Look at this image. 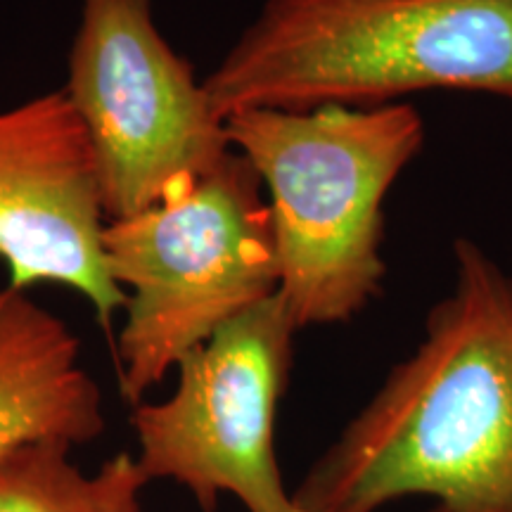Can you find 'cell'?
Instances as JSON below:
<instances>
[{
  "label": "cell",
  "mask_w": 512,
  "mask_h": 512,
  "mask_svg": "<svg viewBox=\"0 0 512 512\" xmlns=\"http://www.w3.org/2000/svg\"><path fill=\"white\" fill-rule=\"evenodd\" d=\"M299 512H382L432 498L448 512H512V275L453 242V283L411 356L292 491Z\"/></svg>",
  "instance_id": "obj_1"
},
{
  "label": "cell",
  "mask_w": 512,
  "mask_h": 512,
  "mask_svg": "<svg viewBox=\"0 0 512 512\" xmlns=\"http://www.w3.org/2000/svg\"><path fill=\"white\" fill-rule=\"evenodd\" d=\"M202 83L221 121L430 91L512 105V0H264Z\"/></svg>",
  "instance_id": "obj_2"
},
{
  "label": "cell",
  "mask_w": 512,
  "mask_h": 512,
  "mask_svg": "<svg viewBox=\"0 0 512 512\" xmlns=\"http://www.w3.org/2000/svg\"><path fill=\"white\" fill-rule=\"evenodd\" d=\"M271 219L278 297L299 330L347 323L382 292L384 202L425 145L408 102L247 110L223 121Z\"/></svg>",
  "instance_id": "obj_3"
},
{
  "label": "cell",
  "mask_w": 512,
  "mask_h": 512,
  "mask_svg": "<svg viewBox=\"0 0 512 512\" xmlns=\"http://www.w3.org/2000/svg\"><path fill=\"white\" fill-rule=\"evenodd\" d=\"M102 254L126 294L117 368L133 406L228 320L278 292L264 188L235 150L162 204L107 221Z\"/></svg>",
  "instance_id": "obj_4"
},
{
  "label": "cell",
  "mask_w": 512,
  "mask_h": 512,
  "mask_svg": "<svg viewBox=\"0 0 512 512\" xmlns=\"http://www.w3.org/2000/svg\"><path fill=\"white\" fill-rule=\"evenodd\" d=\"M62 88L91 140L107 221L162 204L230 155L204 83L162 36L152 0H81Z\"/></svg>",
  "instance_id": "obj_5"
},
{
  "label": "cell",
  "mask_w": 512,
  "mask_h": 512,
  "mask_svg": "<svg viewBox=\"0 0 512 512\" xmlns=\"http://www.w3.org/2000/svg\"><path fill=\"white\" fill-rule=\"evenodd\" d=\"M297 332L273 294L183 356L174 394L133 411V460L147 482L185 486L202 512H216L223 494L247 512H299L275 458V418Z\"/></svg>",
  "instance_id": "obj_6"
},
{
  "label": "cell",
  "mask_w": 512,
  "mask_h": 512,
  "mask_svg": "<svg viewBox=\"0 0 512 512\" xmlns=\"http://www.w3.org/2000/svg\"><path fill=\"white\" fill-rule=\"evenodd\" d=\"M98 166L64 88L0 107V261L8 285H62L93 306L107 332L126 294L102 254Z\"/></svg>",
  "instance_id": "obj_7"
},
{
  "label": "cell",
  "mask_w": 512,
  "mask_h": 512,
  "mask_svg": "<svg viewBox=\"0 0 512 512\" xmlns=\"http://www.w3.org/2000/svg\"><path fill=\"white\" fill-rule=\"evenodd\" d=\"M102 430V392L79 337L27 290L0 287V460L29 446L72 451Z\"/></svg>",
  "instance_id": "obj_8"
},
{
  "label": "cell",
  "mask_w": 512,
  "mask_h": 512,
  "mask_svg": "<svg viewBox=\"0 0 512 512\" xmlns=\"http://www.w3.org/2000/svg\"><path fill=\"white\" fill-rule=\"evenodd\" d=\"M147 484L128 453L88 475L64 446H29L0 460V512H140Z\"/></svg>",
  "instance_id": "obj_9"
},
{
  "label": "cell",
  "mask_w": 512,
  "mask_h": 512,
  "mask_svg": "<svg viewBox=\"0 0 512 512\" xmlns=\"http://www.w3.org/2000/svg\"><path fill=\"white\" fill-rule=\"evenodd\" d=\"M427 512H448V510L446 508H439V505H434V508L427 510Z\"/></svg>",
  "instance_id": "obj_10"
}]
</instances>
